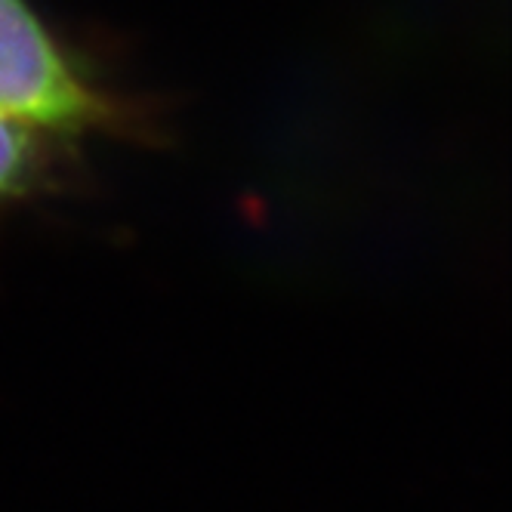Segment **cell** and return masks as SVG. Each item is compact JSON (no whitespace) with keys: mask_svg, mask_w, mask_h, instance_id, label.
I'll list each match as a JSON object with an SVG mask.
<instances>
[{"mask_svg":"<svg viewBox=\"0 0 512 512\" xmlns=\"http://www.w3.org/2000/svg\"><path fill=\"white\" fill-rule=\"evenodd\" d=\"M0 112L53 133L84 130L105 115L25 0H0Z\"/></svg>","mask_w":512,"mask_h":512,"instance_id":"cell-1","label":"cell"},{"mask_svg":"<svg viewBox=\"0 0 512 512\" xmlns=\"http://www.w3.org/2000/svg\"><path fill=\"white\" fill-rule=\"evenodd\" d=\"M38 127L0 112V204L25 192L38 164Z\"/></svg>","mask_w":512,"mask_h":512,"instance_id":"cell-2","label":"cell"}]
</instances>
